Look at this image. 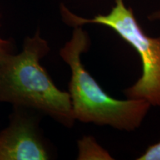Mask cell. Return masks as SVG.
<instances>
[{
	"label": "cell",
	"instance_id": "cell-1",
	"mask_svg": "<svg viewBox=\"0 0 160 160\" xmlns=\"http://www.w3.org/2000/svg\"><path fill=\"white\" fill-rule=\"evenodd\" d=\"M50 51L39 31L26 37L22 49L0 60V102L39 111L67 128L74 124L68 92L59 90L40 64Z\"/></svg>",
	"mask_w": 160,
	"mask_h": 160
},
{
	"label": "cell",
	"instance_id": "cell-2",
	"mask_svg": "<svg viewBox=\"0 0 160 160\" xmlns=\"http://www.w3.org/2000/svg\"><path fill=\"white\" fill-rule=\"evenodd\" d=\"M73 28L71 39L60 49L59 54L71 71L68 93L74 119L134 131L141 125L151 105L145 100H118L107 94L81 62V54L90 47L88 34L82 27Z\"/></svg>",
	"mask_w": 160,
	"mask_h": 160
},
{
	"label": "cell",
	"instance_id": "cell-3",
	"mask_svg": "<svg viewBox=\"0 0 160 160\" xmlns=\"http://www.w3.org/2000/svg\"><path fill=\"white\" fill-rule=\"evenodd\" d=\"M60 13L63 21L69 26L82 27L85 24L105 25L134 48L141 58L142 75L124 93L127 99L145 100L151 106L160 107V37H151L145 34L131 8L126 7L123 0H115V5L109 13L86 19L78 17L61 4Z\"/></svg>",
	"mask_w": 160,
	"mask_h": 160
},
{
	"label": "cell",
	"instance_id": "cell-4",
	"mask_svg": "<svg viewBox=\"0 0 160 160\" xmlns=\"http://www.w3.org/2000/svg\"><path fill=\"white\" fill-rule=\"evenodd\" d=\"M13 107L7 128L0 132V160H47L51 156L33 117Z\"/></svg>",
	"mask_w": 160,
	"mask_h": 160
},
{
	"label": "cell",
	"instance_id": "cell-5",
	"mask_svg": "<svg viewBox=\"0 0 160 160\" xmlns=\"http://www.w3.org/2000/svg\"><path fill=\"white\" fill-rule=\"evenodd\" d=\"M79 159H112L111 156L92 137H85L78 141Z\"/></svg>",
	"mask_w": 160,
	"mask_h": 160
},
{
	"label": "cell",
	"instance_id": "cell-6",
	"mask_svg": "<svg viewBox=\"0 0 160 160\" xmlns=\"http://www.w3.org/2000/svg\"><path fill=\"white\" fill-rule=\"evenodd\" d=\"M139 160H160V142L153 145L146 150L141 157L137 158Z\"/></svg>",
	"mask_w": 160,
	"mask_h": 160
},
{
	"label": "cell",
	"instance_id": "cell-7",
	"mask_svg": "<svg viewBox=\"0 0 160 160\" xmlns=\"http://www.w3.org/2000/svg\"><path fill=\"white\" fill-rule=\"evenodd\" d=\"M1 18V15H0ZM1 26V24H0ZM13 53V43L11 39H4L0 37V60L5 56Z\"/></svg>",
	"mask_w": 160,
	"mask_h": 160
},
{
	"label": "cell",
	"instance_id": "cell-8",
	"mask_svg": "<svg viewBox=\"0 0 160 160\" xmlns=\"http://www.w3.org/2000/svg\"><path fill=\"white\" fill-rule=\"evenodd\" d=\"M148 19L150 21H160V10L153 12L151 14H150L148 17Z\"/></svg>",
	"mask_w": 160,
	"mask_h": 160
}]
</instances>
